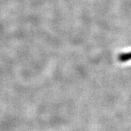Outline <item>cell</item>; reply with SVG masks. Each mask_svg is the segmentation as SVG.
Wrapping results in <instances>:
<instances>
[{"mask_svg":"<svg viewBox=\"0 0 131 131\" xmlns=\"http://www.w3.org/2000/svg\"><path fill=\"white\" fill-rule=\"evenodd\" d=\"M118 60L121 62H126L131 60V52L126 53H122L118 56Z\"/></svg>","mask_w":131,"mask_h":131,"instance_id":"6da1fadb","label":"cell"}]
</instances>
